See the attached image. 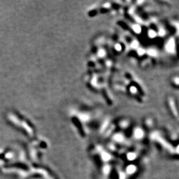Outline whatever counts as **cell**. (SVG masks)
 <instances>
[{
  "instance_id": "7",
  "label": "cell",
  "mask_w": 179,
  "mask_h": 179,
  "mask_svg": "<svg viewBox=\"0 0 179 179\" xmlns=\"http://www.w3.org/2000/svg\"><path fill=\"white\" fill-rule=\"evenodd\" d=\"M175 82L176 84H179V78H175Z\"/></svg>"
},
{
  "instance_id": "4",
  "label": "cell",
  "mask_w": 179,
  "mask_h": 179,
  "mask_svg": "<svg viewBox=\"0 0 179 179\" xmlns=\"http://www.w3.org/2000/svg\"><path fill=\"white\" fill-rule=\"evenodd\" d=\"M149 36L151 38H154L156 36V33L155 31H149Z\"/></svg>"
},
{
  "instance_id": "6",
  "label": "cell",
  "mask_w": 179,
  "mask_h": 179,
  "mask_svg": "<svg viewBox=\"0 0 179 179\" xmlns=\"http://www.w3.org/2000/svg\"><path fill=\"white\" fill-rule=\"evenodd\" d=\"M165 31H164V30L161 29V30L159 31V35L163 36V35H165Z\"/></svg>"
},
{
  "instance_id": "3",
  "label": "cell",
  "mask_w": 179,
  "mask_h": 179,
  "mask_svg": "<svg viewBox=\"0 0 179 179\" xmlns=\"http://www.w3.org/2000/svg\"><path fill=\"white\" fill-rule=\"evenodd\" d=\"M133 29H134V31H135L137 33H140L141 32L140 27H139V25H135L133 26Z\"/></svg>"
},
{
  "instance_id": "1",
  "label": "cell",
  "mask_w": 179,
  "mask_h": 179,
  "mask_svg": "<svg viewBox=\"0 0 179 179\" xmlns=\"http://www.w3.org/2000/svg\"><path fill=\"white\" fill-rule=\"evenodd\" d=\"M175 49V40L173 39H171L168 41L166 45V49L169 53H173Z\"/></svg>"
},
{
  "instance_id": "5",
  "label": "cell",
  "mask_w": 179,
  "mask_h": 179,
  "mask_svg": "<svg viewBox=\"0 0 179 179\" xmlns=\"http://www.w3.org/2000/svg\"><path fill=\"white\" fill-rule=\"evenodd\" d=\"M138 53H139V55H143V54L145 53V50L142 49H139V50H138Z\"/></svg>"
},
{
  "instance_id": "2",
  "label": "cell",
  "mask_w": 179,
  "mask_h": 179,
  "mask_svg": "<svg viewBox=\"0 0 179 179\" xmlns=\"http://www.w3.org/2000/svg\"><path fill=\"white\" fill-rule=\"evenodd\" d=\"M148 54L151 56H155L157 55V52L153 49H150L148 50Z\"/></svg>"
}]
</instances>
